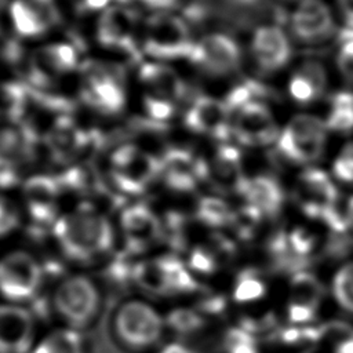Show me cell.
<instances>
[{
  "label": "cell",
  "instance_id": "1",
  "mask_svg": "<svg viewBox=\"0 0 353 353\" xmlns=\"http://www.w3.org/2000/svg\"><path fill=\"white\" fill-rule=\"evenodd\" d=\"M110 334L114 342L130 353L154 350L165 335V319L148 299L130 296L112 312Z\"/></svg>",
  "mask_w": 353,
  "mask_h": 353
},
{
  "label": "cell",
  "instance_id": "2",
  "mask_svg": "<svg viewBox=\"0 0 353 353\" xmlns=\"http://www.w3.org/2000/svg\"><path fill=\"white\" fill-rule=\"evenodd\" d=\"M54 237L66 258L88 262L105 255L114 236L105 215L94 210H77L66 212L55 222Z\"/></svg>",
  "mask_w": 353,
  "mask_h": 353
},
{
  "label": "cell",
  "instance_id": "3",
  "mask_svg": "<svg viewBox=\"0 0 353 353\" xmlns=\"http://www.w3.org/2000/svg\"><path fill=\"white\" fill-rule=\"evenodd\" d=\"M51 307L59 325L85 331L98 320L102 307V290L85 273H72L61 279L51 294Z\"/></svg>",
  "mask_w": 353,
  "mask_h": 353
},
{
  "label": "cell",
  "instance_id": "4",
  "mask_svg": "<svg viewBox=\"0 0 353 353\" xmlns=\"http://www.w3.org/2000/svg\"><path fill=\"white\" fill-rule=\"evenodd\" d=\"M194 41L190 23L171 11L150 14L141 32V50L157 62L189 59Z\"/></svg>",
  "mask_w": 353,
  "mask_h": 353
},
{
  "label": "cell",
  "instance_id": "5",
  "mask_svg": "<svg viewBox=\"0 0 353 353\" xmlns=\"http://www.w3.org/2000/svg\"><path fill=\"white\" fill-rule=\"evenodd\" d=\"M121 68L99 61L81 65L80 98L92 110L102 114L120 113L127 102Z\"/></svg>",
  "mask_w": 353,
  "mask_h": 353
},
{
  "label": "cell",
  "instance_id": "6",
  "mask_svg": "<svg viewBox=\"0 0 353 353\" xmlns=\"http://www.w3.org/2000/svg\"><path fill=\"white\" fill-rule=\"evenodd\" d=\"M43 268L26 250H10L0 255V301L26 305L43 285Z\"/></svg>",
  "mask_w": 353,
  "mask_h": 353
},
{
  "label": "cell",
  "instance_id": "7",
  "mask_svg": "<svg viewBox=\"0 0 353 353\" xmlns=\"http://www.w3.org/2000/svg\"><path fill=\"white\" fill-rule=\"evenodd\" d=\"M327 125L312 114H298L290 120L276 142L277 153L296 164L319 160L327 142Z\"/></svg>",
  "mask_w": 353,
  "mask_h": 353
},
{
  "label": "cell",
  "instance_id": "8",
  "mask_svg": "<svg viewBox=\"0 0 353 353\" xmlns=\"http://www.w3.org/2000/svg\"><path fill=\"white\" fill-rule=\"evenodd\" d=\"M138 17L127 6L113 4L99 14L95 36L99 46L128 58H139Z\"/></svg>",
  "mask_w": 353,
  "mask_h": 353
},
{
  "label": "cell",
  "instance_id": "9",
  "mask_svg": "<svg viewBox=\"0 0 353 353\" xmlns=\"http://www.w3.org/2000/svg\"><path fill=\"white\" fill-rule=\"evenodd\" d=\"M189 61L203 73L221 77L233 73L241 63L239 43L229 34L214 32L194 41Z\"/></svg>",
  "mask_w": 353,
  "mask_h": 353
},
{
  "label": "cell",
  "instance_id": "10",
  "mask_svg": "<svg viewBox=\"0 0 353 353\" xmlns=\"http://www.w3.org/2000/svg\"><path fill=\"white\" fill-rule=\"evenodd\" d=\"M292 196L302 212L312 219L323 222L338 210L336 186L327 172L314 167L306 168L298 175Z\"/></svg>",
  "mask_w": 353,
  "mask_h": 353
},
{
  "label": "cell",
  "instance_id": "11",
  "mask_svg": "<svg viewBox=\"0 0 353 353\" xmlns=\"http://www.w3.org/2000/svg\"><path fill=\"white\" fill-rule=\"evenodd\" d=\"M37 323L26 305L0 301V353H32Z\"/></svg>",
  "mask_w": 353,
  "mask_h": 353
},
{
  "label": "cell",
  "instance_id": "12",
  "mask_svg": "<svg viewBox=\"0 0 353 353\" xmlns=\"http://www.w3.org/2000/svg\"><path fill=\"white\" fill-rule=\"evenodd\" d=\"M232 134L247 146H268L280 135L270 109L262 101H250L232 112Z\"/></svg>",
  "mask_w": 353,
  "mask_h": 353
},
{
  "label": "cell",
  "instance_id": "13",
  "mask_svg": "<svg viewBox=\"0 0 353 353\" xmlns=\"http://www.w3.org/2000/svg\"><path fill=\"white\" fill-rule=\"evenodd\" d=\"M8 14L14 33L22 39L41 37L62 21L57 0H12Z\"/></svg>",
  "mask_w": 353,
  "mask_h": 353
},
{
  "label": "cell",
  "instance_id": "14",
  "mask_svg": "<svg viewBox=\"0 0 353 353\" xmlns=\"http://www.w3.org/2000/svg\"><path fill=\"white\" fill-rule=\"evenodd\" d=\"M186 125L200 134L226 138L232 132V113L225 101L199 97L192 101L185 116Z\"/></svg>",
  "mask_w": 353,
  "mask_h": 353
},
{
  "label": "cell",
  "instance_id": "15",
  "mask_svg": "<svg viewBox=\"0 0 353 353\" xmlns=\"http://www.w3.org/2000/svg\"><path fill=\"white\" fill-rule=\"evenodd\" d=\"M251 54L262 72L273 73L291 59V44L279 26H261L252 36Z\"/></svg>",
  "mask_w": 353,
  "mask_h": 353
},
{
  "label": "cell",
  "instance_id": "16",
  "mask_svg": "<svg viewBox=\"0 0 353 353\" xmlns=\"http://www.w3.org/2000/svg\"><path fill=\"white\" fill-rule=\"evenodd\" d=\"M139 81L145 90V98L178 105L186 94V85L179 74L163 62H148L139 69Z\"/></svg>",
  "mask_w": 353,
  "mask_h": 353
},
{
  "label": "cell",
  "instance_id": "17",
  "mask_svg": "<svg viewBox=\"0 0 353 353\" xmlns=\"http://www.w3.org/2000/svg\"><path fill=\"white\" fill-rule=\"evenodd\" d=\"M291 29L303 43H319L334 32L330 8L321 0H303L291 17Z\"/></svg>",
  "mask_w": 353,
  "mask_h": 353
},
{
  "label": "cell",
  "instance_id": "18",
  "mask_svg": "<svg viewBox=\"0 0 353 353\" xmlns=\"http://www.w3.org/2000/svg\"><path fill=\"white\" fill-rule=\"evenodd\" d=\"M327 88V74L317 61H306L291 76L288 91L298 103L317 101Z\"/></svg>",
  "mask_w": 353,
  "mask_h": 353
},
{
  "label": "cell",
  "instance_id": "19",
  "mask_svg": "<svg viewBox=\"0 0 353 353\" xmlns=\"http://www.w3.org/2000/svg\"><path fill=\"white\" fill-rule=\"evenodd\" d=\"M244 194L263 216L274 218L284 204V190L279 181L270 175H258L247 181Z\"/></svg>",
  "mask_w": 353,
  "mask_h": 353
},
{
  "label": "cell",
  "instance_id": "20",
  "mask_svg": "<svg viewBox=\"0 0 353 353\" xmlns=\"http://www.w3.org/2000/svg\"><path fill=\"white\" fill-rule=\"evenodd\" d=\"M32 353H90V345L83 331L57 325L40 335Z\"/></svg>",
  "mask_w": 353,
  "mask_h": 353
},
{
  "label": "cell",
  "instance_id": "21",
  "mask_svg": "<svg viewBox=\"0 0 353 353\" xmlns=\"http://www.w3.org/2000/svg\"><path fill=\"white\" fill-rule=\"evenodd\" d=\"M324 295V287L320 280L309 273L299 272L292 276L290 284V303L303 306L317 312Z\"/></svg>",
  "mask_w": 353,
  "mask_h": 353
},
{
  "label": "cell",
  "instance_id": "22",
  "mask_svg": "<svg viewBox=\"0 0 353 353\" xmlns=\"http://www.w3.org/2000/svg\"><path fill=\"white\" fill-rule=\"evenodd\" d=\"M325 125L339 134H350L353 131V92L339 91L332 95Z\"/></svg>",
  "mask_w": 353,
  "mask_h": 353
},
{
  "label": "cell",
  "instance_id": "23",
  "mask_svg": "<svg viewBox=\"0 0 353 353\" xmlns=\"http://www.w3.org/2000/svg\"><path fill=\"white\" fill-rule=\"evenodd\" d=\"M266 292V284L255 269H244L236 280L234 299L237 302H252L261 299Z\"/></svg>",
  "mask_w": 353,
  "mask_h": 353
},
{
  "label": "cell",
  "instance_id": "24",
  "mask_svg": "<svg viewBox=\"0 0 353 353\" xmlns=\"http://www.w3.org/2000/svg\"><path fill=\"white\" fill-rule=\"evenodd\" d=\"M332 291L336 302L353 313V262L346 263L334 277Z\"/></svg>",
  "mask_w": 353,
  "mask_h": 353
},
{
  "label": "cell",
  "instance_id": "25",
  "mask_svg": "<svg viewBox=\"0 0 353 353\" xmlns=\"http://www.w3.org/2000/svg\"><path fill=\"white\" fill-rule=\"evenodd\" d=\"M228 353H259L255 336L244 328L232 330L225 341Z\"/></svg>",
  "mask_w": 353,
  "mask_h": 353
},
{
  "label": "cell",
  "instance_id": "26",
  "mask_svg": "<svg viewBox=\"0 0 353 353\" xmlns=\"http://www.w3.org/2000/svg\"><path fill=\"white\" fill-rule=\"evenodd\" d=\"M334 175L343 182H353V142L347 143L332 165Z\"/></svg>",
  "mask_w": 353,
  "mask_h": 353
},
{
  "label": "cell",
  "instance_id": "27",
  "mask_svg": "<svg viewBox=\"0 0 353 353\" xmlns=\"http://www.w3.org/2000/svg\"><path fill=\"white\" fill-rule=\"evenodd\" d=\"M339 41H341V47L336 58L338 69L346 80L353 81V39L343 37V39H339Z\"/></svg>",
  "mask_w": 353,
  "mask_h": 353
},
{
  "label": "cell",
  "instance_id": "28",
  "mask_svg": "<svg viewBox=\"0 0 353 353\" xmlns=\"http://www.w3.org/2000/svg\"><path fill=\"white\" fill-rule=\"evenodd\" d=\"M18 211L11 204V201L6 200L0 196V239L11 234L19 222Z\"/></svg>",
  "mask_w": 353,
  "mask_h": 353
},
{
  "label": "cell",
  "instance_id": "29",
  "mask_svg": "<svg viewBox=\"0 0 353 353\" xmlns=\"http://www.w3.org/2000/svg\"><path fill=\"white\" fill-rule=\"evenodd\" d=\"M135 3H141L149 8L153 10V12H161V11H171L175 8L179 3V0H132Z\"/></svg>",
  "mask_w": 353,
  "mask_h": 353
},
{
  "label": "cell",
  "instance_id": "30",
  "mask_svg": "<svg viewBox=\"0 0 353 353\" xmlns=\"http://www.w3.org/2000/svg\"><path fill=\"white\" fill-rule=\"evenodd\" d=\"M112 0H80V7L88 12H102L110 7Z\"/></svg>",
  "mask_w": 353,
  "mask_h": 353
},
{
  "label": "cell",
  "instance_id": "31",
  "mask_svg": "<svg viewBox=\"0 0 353 353\" xmlns=\"http://www.w3.org/2000/svg\"><path fill=\"white\" fill-rule=\"evenodd\" d=\"M346 28L353 29V0H338Z\"/></svg>",
  "mask_w": 353,
  "mask_h": 353
},
{
  "label": "cell",
  "instance_id": "32",
  "mask_svg": "<svg viewBox=\"0 0 353 353\" xmlns=\"http://www.w3.org/2000/svg\"><path fill=\"white\" fill-rule=\"evenodd\" d=\"M334 353H353V336L334 345Z\"/></svg>",
  "mask_w": 353,
  "mask_h": 353
},
{
  "label": "cell",
  "instance_id": "33",
  "mask_svg": "<svg viewBox=\"0 0 353 353\" xmlns=\"http://www.w3.org/2000/svg\"><path fill=\"white\" fill-rule=\"evenodd\" d=\"M160 353H192V352L181 343H168L161 347Z\"/></svg>",
  "mask_w": 353,
  "mask_h": 353
},
{
  "label": "cell",
  "instance_id": "34",
  "mask_svg": "<svg viewBox=\"0 0 353 353\" xmlns=\"http://www.w3.org/2000/svg\"><path fill=\"white\" fill-rule=\"evenodd\" d=\"M346 215H347V219H349L350 226L353 229V197L347 203V212H346Z\"/></svg>",
  "mask_w": 353,
  "mask_h": 353
},
{
  "label": "cell",
  "instance_id": "35",
  "mask_svg": "<svg viewBox=\"0 0 353 353\" xmlns=\"http://www.w3.org/2000/svg\"><path fill=\"white\" fill-rule=\"evenodd\" d=\"M232 1H236V3H240V4H255V3H258L259 0H232Z\"/></svg>",
  "mask_w": 353,
  "mask_h": 353
}]
</instances>
